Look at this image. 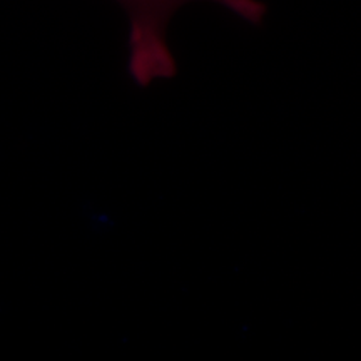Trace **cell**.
<instances>
[{
    "instance_id": "1",
    "label": "cell",
    "mask_w": 361,
    "mask_h": 361,
    "mask_svg": "<svg viewBox=\"0 0 361 361\" xmlns=\"http://www.w3.org/2000/svg\"><path fill=\"white\" fill-rule=\"evenodd\" d=\"M130 22L129 72L139 85L171 78L176 62L168 44V25L179 7L192 0H117ZM251 24H259L266 6L259 0H211Z\"/></svg>"
}]
</instances>
